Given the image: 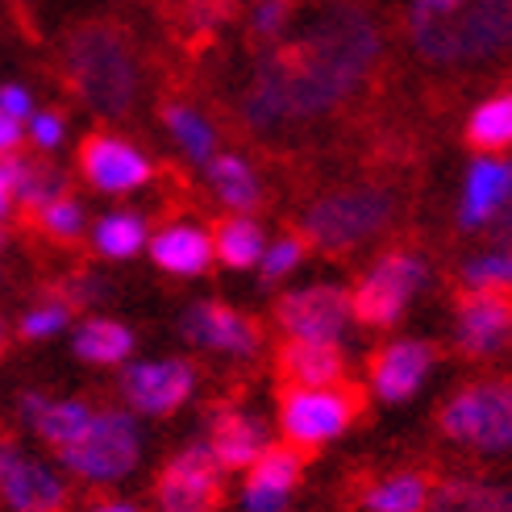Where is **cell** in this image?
I'll return each instance as SVG.
<instances>
[{"label":"cell","instance_id":"19","mask_svg":"<svg viewBox=\"0 0 512 512\" xmlns=\"http://www.w3.org/2000/svg\"><path fill=\"white\" fill-rule=\"evenodd\" d=\"M21 417L34 425V433L50 446V450H67L92 421V408L84 400H50L42 392L21 396Z\"/></svg>","mask_w":512,"mask_h":512},{"label":"cell","instance_id":"14","mask_svg":"<svg viewBox=\"0 0 512 512\" xmlns=\"http://www.w3.org/2000/svg\"><path fill=\"white\" fill-rule=\"evenodd\" d=\"M184 338L221 354H254L259 350V325L234 309H225V304L204 300L184 313Z\"/></svg>","mask_w":512,"mask_h":512},{"label":"cell","instance_id":"32","mask_svg":"<svg viewBox=\"0 0 512 512\" xmlns=\"http://www.w3.org/2000/svg\"><path fill=\"white\" fill-rule=\"evenodd\" d=\"M467 284L475 292H508L512 288V254L508 250H492L479 254L467 263Z\"/></svg>","mask_w":512,"mask_h":512},{"label":"cell","instance_id":"40","mask_svg":"<svg viewBox=\"0 0 512 512\" xmlns=\"http://www.w3.org/2000/svg\"><path fill=\"white\" fill-rule=\"evenodd\" d=\"M17 142H21V121H13L9 113H0V155H9Z\"/></svg>","mask_w":512,"mask_h":512},{"label":"cell","instance_id":"37","mask_svg":"<svg viewBox=\"0 0 512 512\" xmlns=\"http://www.w3.org/2000/svg\"><path fill=\"white\" fill-rule=\"evenodd\" d=\"M30 109H34V100H30L25 88H17V84L0 88V113H9L13 121H21V117H30Z\"/></svg>","mask_w":512,"mask_h":512},{"label":"cell","instance_id":"38","mask_svg":"<svg viewBox=\"0 0 512 512\" xmlns=\"http://www.w3.org/2000/svg\"><path fill=\"white\" fill-rule=\"evenodd\" d=\"M34 138H38V146H59V138H63V121L55 117V113H42V117H34Z\"/></svg>","mask_w":512,"mask_h":512},{"label":"cell","instance_id":"35","mask_svg":"<svg viewBox=\"0 0 512 512\" xmlns=\"http://www.w3.org/2000/svg\"><path fill=\"white\" fill-rule=\"evenodd\" d=\"M304 259V242L300 238H279L267 254H263V279L267 284H275V279H284L288 271H296V263Z\"/></svg>","mask_w":512,"mask_h":512},{"label":"cell","instance_id":"36","mask_svg":"<svg viewBox=\"0 0 512 512\" xmlns=\"http://www.w3.org/2000/svg\"><path fill=\"white\" fill-rule=\"evenodd\" d=\"M288 0H263L259 9H254V34H263V38H271V34H279L284 30V21H288Z\"/></svg>","mask_w":512,"mask_h":512},{"label":"cell","instance_id":"13","mask_svg":"<svg viewBox=\"0 0 512 512\" xmlns=\"http://www.w3.org/2000/svg\"><path fill=\"white\" fill-rule=\"evenodd\" d=\"M80 167L88 175V184L100 192H134L150 179V163L138 155L130 142L96 134L80 150Z\"/></svg>","mask_w":512,"mask_h":512},{"label":"cell","instance_id":"6","mask_svg":"<svg viewBox=\"0 0 512 512\" xmlns=\"http://www.w3.org/2000/svg\"><path fill=\"white\" fill-rule=\"evenodd\" d=\"M392 221V196L379 188H350V192H334L321 204H313L304 229H309L313 246L321 250H346L367 242L371 234H379L383 225Z\"/></svg>","mask_w":512,"mask_h":512},{"label":"cell","instance_id":"3","mask_svg":"<svg viewBox=\"0 0 512 512\" xmlns=\"http://www.w3.org/2000/svg\"><path fill=\"white\" fill-rule=\"evenodd\" d=\"M67 75L96 113L121 117L138 100V63L121 30L113 25H80L67 38Z\"/></svg>","mask_w":512,"mask_h":512},{"label":"cell","instance_id":"8","mask_svg":"<svg viewBox=\"0 0 512 512\" xmlns=\"http://www.w3.org/2000/svg\"><path fill=\"white\" fill-rule=\"evenodd\" d=\"M155 500H159V512H217L221 467L213 450L204 442L179 450L159 475Z\"/></svg>","mask_w":512,"mask_h":512},{"label":"cell","instance_id":"39","mask_svg":"<svg viewBox=\"0 0 512 512\" xmlns=\"http://www.w3.org/2000/svg\"><path fill=\"white\" fill-rule=\"evenodd\" d=\"M13 171H17V159L0 155V217L9 213V200H13Z\"/></svg>","mask_w":512,"mask_h":512},{"label":"cell","instance_id":"30","mask_svg":"<svg viewBox=\"0 0 512 512\" xmlns=\"http://www.w3.org/2000/svg\"><path fill=\"white\" fill-rule=\"evenodd\" d=\"M13 196L30 209H42V204L63 196V175L46 163H17L13 171Z\"/></svg>","mask_w":512,"mask_h":512},{"label":"cell","instance_id":"12","mask_svg":"<svg viewBox=\"0 0 512 512\" xmlns=\"http://www.w3.org/2000/svg\"><path fill=\"white\" fill-rule=\"evenodd\" d=\"M196 388V371L184 358H163V363H134L121 375V392L130 400L134 413L167 417L184 404Z\"/></svg>","mask_w":512,"mask_h":512},{"label":"cell","instance_id":"1","mask_svg":"<svg viewBox=\"0 0 512 512\" xmlns=\"http://www.w3.org/2000/svg\"><path fill=\"white\" fill-rule=\"evenodd\" d=\"M375 55H379V30L363 9L354 5L325 9L300 42L284 46L259 67L246 92V117L267 130V125H284L334 109L371 71Z\"/></svg>","mask_w":512,"mask_h":512},{"label":"cell","instance_id":"21","mask_svg":"<svg viewBox=\"0 0 512 512\" xmlns=\"http://www.w3.org/2000/svg\"><path fill=\"white\" fill-rule=\"evenodd\" d=\"M512 200V167L496 163V159H479L467 175V192H463V213L458 221L463 225H483L492 221L496 213L508 209Z\"/></svg>","mask_w":512,"mask_h":512},{"label":"cell","instance_id":"15","mask_svg":"<svg viewBox=\"0 0 512 512\" xmlns=\"http://www.w3.org/2000/svg\"><path fill=\"white\" fill-rule=\"evenodd\" d=\"M458 346L467 354H492L512 338V300L500 292H471L458 304Z\"/></svg>","mask_w":512,"mask_h":512},{"label":"cell","instance_id":"42","mask_svg":"<svg viewBox=\"0 0 512 512\" xmlns=\"http://www.w3.org/2000/svg\"><path fill=\"white\" fill-rule=\"evenodd\" d=\"M92 512H142V508H134V504H121V500H113V504H96Z\"/></svg>","mask_w":512,"mask_h":512},{"label":"cell","instance_id":"2","mask_svg":"<svg viewBox=\"0 0 512 512\" xmlns=\"http://www.w3.org/2000/svg\"><path fill=\"white\" fill-rule=\"evenodd\" d=\"M408 30L433 63H479L512 46V17L496 0H413Z\"/></svg>","mask_w":512,"mask_h":512},{"label":"cell","instance_id":"18","mask_svg":"<svg viewBox=\"0 0 512 512\" xmlns=\"http://www.w3.org/2000/svg\"><path fill=\"white\" fill-rule=\"evenodd\" d=\"M204 446L213 450L221 471H246L254 458L267 450V433H263L259 421L238 413V408H221V413L213 417V425H209V442Z\"/></svg>","mask_w":512,"mask_h":512},{"label":"cell","instance_id":"26","mask_svg":"<svg viewBox=\"0 0 512 512\" xmlns=\"http://www.w3.org/2000/svg\"><path fill=\"white\" fill-rule=\"evenodd\" d=\"M209 179H213V188L217 196L229 204V209H254L259 204V179H254V171L234 159V155H225V159H209Z\"/></svg>","mask_w":512,"mask_h":512},{"label":"cell","instance_id":"24","mask_svg":"<svg viewBox=\"0 0 512 512\" xmlns=\"http://www.w3.org/2000/svg\"><path fill=\"white\" fill-rule=\"evenodd\" d=\"M134 350V334L125 329L121 321H84L80 329H75V354L84 358V363H96V367H113L121 363V358H130Z\"/></svg>","mask_w":512,"mask_h":512},{"label":"cell","instance_id":"5","mask_svg":"<svg viewBox=\"0 0 512 512\" xmlns=\"http://www.w3.org/2000/svg\"><path fill=\"white\" fill-rule=\"evenodd\" d=\"M442 433L458 446L512 450V383H471L442 408Z\"/></svg>","mask_w":512,"mask_h":512},{"label":"cell","instance_id":"7","mask_svg":"<svg viewBox=\"0 0 512 512\" xmlns=\"http://www.w3.org/2000/svg\"><path fill=\"white\" fill-rule=\"evenodd\" d=\"M425 284V267L413 254H388L371 267V275L350 296V317L363 325H396L404 317V304Z\"/></svg>","mask_w":512,"mask_h":512},{"label":"cell","instance_id":"4","mask_svg":"<svg viewBox=\"0 0 512 512\" xmlns=\"http://www.w3.org/2000/svg\"><path fill=\"white\" fill-rule=\"evenodd\" d=\"M142 458V433L130 413H92L88 429L63 450V467L88 483H117Z\"/></svg>","mask_w":512,"mask_h":512},{"label":"cell","instance_id":"33","mask_svg":"<svg viewBox=\"0 0 512 512\" xmlns=\"http://www.w3.org/2000/svg\"><path fill=\"white\" fill-rule=\"evenodd\" d=\"M67 321H71V304L67 300H46V304H38V309H30L21 317V338H30V342L55 338Z\"/></svg>","mask_w":512,"mask_h":512},{"label":"cell","instance_id":"17","mask_svg":"<svg viewBox=\"0 0 512 512\" xmlns=\"http://www.w3.org/2000/svg\"><path fill=\"white\" fill-rule=\"evenodd\" d=\"M429 367H433V346H425V342H392V346H383L375 354L371 388H375L379 400L400 404L425 383Z\"/></svg>","mask_w":512,"mask_h":512},{"label":"cell","instance_id":"25","mask_svg":"<svg viewBox=\"0 0 512 512\" xmlns=\"http://www.w3.org/2000/svg\"><path fill=\"white\" fill-rule=\"evenodd\" d=\"M363 504H367V512H425V504H429V479L413 475V471L388 475V479L371 483Z\"/></svg>","mask_w":512,"mask_h":512},{"label":"cell","instance_id":"28","mask_svg":"<svg viewBox=\"0 0 512 512\" xmlns=\"http://www.w3.org/2000/svg\"><path fill=\"white\" fill-rule=\"evenodd\" d=\"M467 138L479 150H504L512 146V92L488 100L471 121H467Z\"/></svg>","mask_w":512,"mask_h":512},{"label":"cell","instance_id":"31","mask_svg":"<svg viewBox=\"0 0 512 512\" xmlns=\"http://www.w3.org/2000/svg\"><path fill=\"white\" fill-rule=\"evenodd\" d=\"M167 125H171V134L179 138V146H184L196 163H209L213 159V142L217 138H213V130H209V121H204V117H196L184 105H171L167 109Z\"/></svg>","mask_w":512,"mask_h":512},{"label":"cell","instance_id":"29","mask_svg":"<svg viewBox=\"0 0 512 512\" xmlns=\"http://www.w3.org/2000/svg\"><path fill=\"white\" fill-rule=\"evenodd\" d=\"M142 242H146V225L134 213H113L96 225V250L109 254V259H130V254L142 250Z\"/></svg>","mask_w":512,"mask_h":512},{"label":"cell","instance_id":"22","mask_svg":"<svg viewBox=\"0 0 512 512\" xmlns=\"http://www.w3.org/2000/svg\"><path fill=\"white\" fill-rule=\"evenodd\" d=\"M150 259L171 275H200L213 263V242L196 225H171L150 242Z\"/></svg>","mask_w":512,"mask_h":512},{"label":"cell","instance_id":"23","mask_svg":"<svg viewBox=\"0 0 512 512\" xmlns=\"http://www.w3.org/2000/svg\"><path fill=\"white\" fill-rule=\"evenodd\" d=\"M425 508L429 512H512V492L483 479H450L433 492Z\"/></svg>","mask_w":512,"mask_h":512},{"label":"cell","instance_id":"34","mask_svg":"<svg viewBox=\"0 0 512 512\" xmlns=\"http://www.w3.org/2000/svg\"><path fill=\"white\" fill-rule=\"evenodd\" d=\"M38 217H42L46 234H55V238H75V234H80V225H84V209L75 200H67V196L42 204Z\"/></svg>","mask_w":512,"mask_h":512},{"label":"cell","instance_id":"20","mask_svg":"<svg viewBox=\"0 0 512 512\" xmlns=\"http://www.w3.org/2000/svg\"><path fill=\"white\" fill-rule=\"evenodd\" d=\"M279 371L292 388H334L346 375V358L338 342H300L292 338L279 350Z\"/></svg>","mask_w":512,"mask_h":512},{"label":"cell","instance_id":"44","mask_svg":"<svg viewBox=\"0 0 512 512\" xmlns=\"http://www.w3.org/2000/svg\"><path fill=\"white\" fill-rule=\"evenodd\" d=\"M0 350H5V325H0Z\"/></svg>","mask_w":512,"mask_h":512},{"label":"cell","instance_id":"9","mask_svg":"<svg viewBox=\"0 0 512 512\" xmlns=\"http://www.w3.org/2000/svg\"><path fill=\"white\" fill-rule=\"evenodd\" d=\"M279 421H284V433L296 446L313 450L321 442H334L354 421V396L329 392V388H288Z\"/></svg>","mask_w":512,"mask_h":512},{"label":"cell","instance_id":"27","mask_svg":"<svg viewBox=\"0 0 512 512\" xmlns=\"http://www.w3.org/2000/svg\"><path fill=\"white\" fill-rule=\"evenodd\" d=\"M217 259L225 267H254L263 259V229L246 217L225 221L217 229Z\"/></svg>","mask_w":512,"mask_h":512},{"label":"cell","instance_id":"41","mask_svg":"<svg viewBox=\"0 0 512 512\" xmlns=\"http://www.w3.org/2000/svg\"><path fill=\"white\" fill-rule=\"evenodd\" d=\"M496 238H500V250L512 254V209L504 213V221H500V229H496Z\"/></svg>","mask_w":512,"mask_h":512},{"label":"cell","instance_id":"11","mask_svg":"<svg viewBox=\"0 0 512 512\" xmlns=\"http://www.w3.org/2000/svg\"><path fill=\"white\" fill-rule=\"evenodd\" d=\"M350 321V296L342 288H300L279 300V325L288 338L300 342H338Z\"/></svg>","mask_w":512,"mask_h":512},{"label":"cell","instance_id":"43","mask_svg":"<svg viewBox=\"0 0 512 512\" xmlns=\"http://www.w3.org/2000/svg\"><path fill=\"white\" fill-rule=\"evenodd\" d=\"M496 5H500V9H504V13L512 17V0H496Z\"/></svg>","mask_w":512,"mask_h":512},{"label":"cell","instance_id":"16","mask_svg":"<svg viewBox=\"0 0 512 512\" xmlns=\"http://www.w3.org/2000/svg\"><path fill=\"white\" fill-rule=\"evenodd\" d=\"M296 479H300V454L292 446H267L250 463L246 488H242V508L246 512H284Z\"/></svg>","mask_w":512,"mask_h":512},{"label":"cell","instance_id":"10","mask_svg":"<svg viewBox=\"0 0 512 512\" xmlns=\"http://www.w3.org/2000/svg\"><path fill=\"white\" fill-rule=\"evenodd\" d=\"M0 500L9 512H63L67 488L46 463L21 454L13 442H0Z\"/></svg>","mask_w":512,"mask_h":512}]
</instances>
